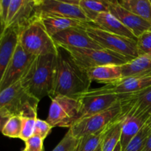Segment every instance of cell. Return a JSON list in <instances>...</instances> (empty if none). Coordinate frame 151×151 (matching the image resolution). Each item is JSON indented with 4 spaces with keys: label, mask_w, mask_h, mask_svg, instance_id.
I'll use <instances>...</instances> for the list:
<instances>
[{
    "label": "cell",
    "mask_w": 151,
    "mask_h": 151,
    "mask_svg": "<svg viewBox=\"0 0 151 151\" xmlns=\"http://www.w3.org/2000/svg\"><path fill=\"white\" fill-rule=\"evenodd\" d=\"M35 15L37 17L54 16L93 24L80 5L70 4L69 0H35Z\"/></svg>",
    "instance_id": "obj_9"
},
{
    "label": "cell",
    "mask_w": 151,
    "mask_h": 151,
    "mask_svg": "<svg viewBox=\"0 0 151 151\" xmlns=\"http://www.w3.org/2000/svg\"><path fill=\"white\" fill-rule=\"evenodd\" d=\"M47 121L54 127L70 128L79 119V98L58 95L51 98Z\"/></svg>",
    "instance_id": "obj_5"
},
{
    "label": "cell",
    "mask_w": 151,
    "mask_h": 151,
    "mask_svg": "<svg viewBox=\"0 0 151 151\" xmlns=\"http://www.w3.org/2000/svg\"><path fill=\"white\" fill-rule=\"evenodd\" d=\"M4 29H5V27H4V24L2 23L1 19H0V38H1V35H2V33H3V32L4 31Z\"/></svg>",
    "instance_id": "obj_37"
},
{
    "label": "cell",
    "mask_w": 151,
    "mask_h": 151,
    "mask_svg": "<svg viewBox=\"0 0 151 151\" xmlns=\"http://www.w3.org/2000/svg\"><path fill=\"white\" fill-rule=\"evenodd\" d=\"M81 103L79 119L88 117L100 113L116 104L121 100V96L116 94H86L78 97Z\"/></svg>",
    "instance_id": "obj_14"
},
{
    "label": "cell",
    "mask_w": 151,
    "mask_h": 151,
    "mask_svg": "<svg viewBox=\"0 0 151 151\" xmlns=\"http://www.w3.org/2000/svg\"><path fill=\"white\" fill-rule=\"evenodd\" d=\"M146 76H150V77H151V72H150V73H148V74H147V75H146Z\"/></svg>",
    "instance_id": "obj_42"
},
{
    "label": "cell",
    "mask_w": 151,
    "mask_h": 151,
    "mask_svg": "<svg viewBox=\"0 0 151 151\" xmlns=\"http://www.w3.org/2000/svg\"><path fill=\"white\" fill-rule=\"evenodd\" d=\"M78 141L79 139L74 137L69 129L61 141L52 151H75Z\"/></svg>",
    "instance_id": "obj_29"
},
{
    "label": "cell",
    "mask_w": 151,
    "mask_h": 151,
    "mask_svg": "<svg viewBox=\"0 0 151 151\" xmlns=\"http://www.w3.org/2000/svg\"><path fill=\"white\" fill-rule=\"evenodd\" d=\"M10 116H7V115H3L0 114V131H2L3 128L4 127L5 124L7 123V120L10 119Z\"/></svg>",
    "instance_id": "obj_35"
},
{
    "label": "cell",
    "mask_w": 151,
    "mask_h": 151,
    "mask_svg": "<svg viewBox=\"0 0 151 151\" xmlns=\"http://www.w3.org/2000/svg\"><path fill=\"white\" fill-rule=\"evenodd\" d=\"M19 44L27 53L35 57L57 54V44L37 16L19 30Z\"/></svg>",
    "instance_id": "obj_4"
},
{
    "label": "cell",
    "mask_w": 151,
    "mask_h": 151,
    "mask_svg": "<svg viewBox=\"0 0 151 151\" xmlns=\"http://www.w3.org/2000/svg\"><path fill=\"white\" fill-rule=\"evenodd\" d=\"M38 117L25 116L22 117V128L19 139L26 142L29 138L34 136L35 123Z\"/></svg>",
    "instance_id": "obj_30"
},
{
    "label": "cell",
    "mask_w": 151,
    "mask_h": 151,
    "mask_svg": "<svg viewBox=\"0 0 151 151\" xmlns=\"http://www.w3.org/2000/svg\"><path fill=\"white\" fill-rule=\"evenodd\" d=\"M35 58V56L27 53L18 43L11 60L0 82V92L21 81Z\"/></svg>",
    "instance_id": "obj_10"
},
{
    "label": "cell",
    "mask_w": 151,
    "mask_h": 151,
    "mask_svg": "<svg viewBox=\"0 0 151 151\" xmlns=\"http://www.w3.org/2000/svg\"><path fill=\"white\" fill-rule=\"evenodd\" d=\"M35 16V0H11L5 29L10 27L19 32Z\"/></svg>",
    "instance_id": "obj_13"
},
{
    "label": "cell",
    "mask_w": 151,
    "mask_h": 151,
    "mask_svg": "<svg viewBox=\"0 0 151 151\" xmlns=\"http://www.w3.org/2000/svg\"><path fill=\"white\" fill-rule=\"evenodd\" d=\"M94 25L100 29L137 41V38L129 29L110 12L102 13L96 18Z\"/></svg>",
    "instance_id": "obj_19"
},
{
    "label": "cell",
    "mask_w": 151,
    "mask_h": 151,
    "mask_svg": "<svg viewBox=\"0 0 151 151\" xmlns=\"http://www.w3.org/2000/svg\"><path fill=\"white\" fill-rule=\"evenodd\" d=\"M1 12H2V6H1V0H0V18L1 16Z\"/></svg>",
    "instance_id": "obj_40"
},
{
    "label": "cell",
    "mask_w": 151,
    "mask_h": 151,
    "mask_svg": "<svg viewBox=\"0 0 151 151\" xmlns=\"http://www.w3.org/2000/svg\"><path fill=\"white\" fill-rule=\"evenodd\" d=\"M122 114H134L148 119L151 115V86L135 94L121 96Z\"/></svg>",
    "instance_id": "obj_16"
},
{
    "label": "cell",
    "mask_w": 151,
    "mask_h": 151,
    "mask_svg": "<svg viewBox=\"0 0 151 151\" xmlns=\"http://www.w3.org/2000/svg\"><path fill=\"white\" fill-rule=\"evenodd\" d=\"M52 128L53 127L47 120H41L38 118L35 123L34 135L38 136L44 140L50 134Z\"/></svg>",
    "instance_id": "obj_32"
},
{
    "label": "cell",
    "mask_w": 151,
    "mask_h": 151,
    "mask_svg": "<svg viewBox=\"0 0 151 151\" xmlns=\"http://www.w3.org/2000/svg\"><path fill=\"white\" fill-rule=\"evenodd\" d=\"M137 44L139 55H151V29L140 35L137 38Z\"/></svg>",
    "instance_id": "obj_31"
},
{
    "label": "cell",
    "mask_w": 151,
    "mask_h": 151,
    "mask_svg": "<svg viewBox=\"0 0 151 151\" xmlns=\"http://www.w3.org/2000/svg\"><path fill=\"white\" fill-rule=\"evenodd\" d=\"M22 128V116H12L3 128L1 134L10 138H19Z\"/></svg>",
    "instance_id": "obj_27"
},
{
    "label": "cell",
    "mask_w": 151,
    "mask_h": 151,
    "mask_svg": "<svg viewBox=\"0 0 151 151\" xmlns=\"http://www.w3.org/2000/svg\"><path fill=\"white\" fill-rule=\"evenodd\" d=\"M95 151H102V148H101V145H100V146H99L98 148Z\"/></svg>",
    "instance_id": "obj_41"
},
{
    "label": "cell",
    "mask_w": 151,
    "mask_h": 151,
    "mask_svg": "<svg viewBox=\"0 0 151 151\" xmlns=\"http://www.w3.org/2000/svg\"><path fill=\"white\" fill-rule=\"evenodd\" d=\"M19 43V32L13 27L4 29L0 38V82Z\"/></svg>",
    "instance_id": "obj_17"
},
{
    "label": "cell",
    "mask_w": 151,
    "mask_h": 151,
    "mask_svg": "<svg viewBox=\"0 0 151 151\" xmlns=\"http://www.w3.org/2000/svg\"><path fill=\"white\" fill-rule=\"evenodd\" d=\"M147 119L145 116L127 113L122 114L120 144L122 150L125 148L131 140L145 125Z\"/></svg>",
    "instance_id": "obj_18"
},
{
    "label": "cell",
    "mask_w": 151,
    "mask_h": 151,
    "mask_svg": "<svg viewBox=\"0 0 151 151\" xmlns=\"http://www.w3.org/2000/svg\"><path fill=\"white\" fill-rule=\"evenodd\" d=\"M53 41L58 46L75 49H103L88 35L86 28H70L53 35Z\"/></svg>",
    "instance_id": "obj_12"
},
{
    "label": "cell",
    "mask_w": 151,
    "mask_h": 151,
    "mask_svg": "<svg viewBox=\"0 0 151 151\" xmlns=\"http://www.w3.org/2000/svg\"><path fill=\"white\" fill-rule=\"evenodd\" d=\"M91 82L87 71L76 63L69 50L58 46L54 86L50 98L58 95L78 98L89 91Z\"/></svg>",
    "instance_id": "obj_1"
},
{
    "label": "cell",
    "mask_w": 151,
    "mask_h": 151,
    "mask_svg": "<svg viewBox=\"0 0 151 151\" xmlns=\"http://www.w3.org/2000/svg\"><path fill=\"white\" fill-rule=\"evenodd\" d=\"M24 142L28 151H44V139L38 136H32Z\"/></svg>",
    "instance_id": "obj_33"
},
{
    "label": "cell",
    "mask_w": 151,
    "mask_h": 151,
    "mask_svg": "<svg viewBox=\"0 0 151 151\" xmlns=\"http://www.w3.org/2000/svg\"><path fill=\"white\" fill-rule=\"evenodd\" d=\"M80 7L91 23L94 24L96 18L102 13L109 11L108 0H80Z\"/></svg>",
    "instance_id": "obj_25"
},
{
    "label": "cell",
    "mask_w": 151,
    "mask_h": 151,
    "mask_svg": "<svg viewBox=\"0 0 151 151\" xmlns=\"http://www.w3.org/2000/svg\"><path fill=\"white\" fill-rule=\"evenodd\" d=\"M22 151H28V150H27V147H25V148H24V150H22Z\"/></svg>",
    "instance_id": "obj_43"
},
{
    "label": "cell",
    "mask_w": 151,
    "mask_h": 151,
    "mask_svg": "<svg viewBox=\"0 0 151 151\" xmlns=\"http://www.w3.org/2000/svg\"><path fill=\"white\" fill-rule=\"evenodd\" d=\"M145 125H147V126L149 128H150V130L151 131V115H150V116H149L148 119H147V122H146Z\"/></svg>",
    "instance_id": "obj_38"
},
{
    "label": "cell",
    "mask_w": 151,
    "mask_h": 151,
    "mask_svg": "<svg viewBox=\"0 0 151 151\" xmlns=\"http://www.w3.org/2000/svg\"><path fill=\"white\" fill-rule=\"evenodd\" d=\"M91 81H96L105 85L114 83L123 78L121 66L110 64L97 66L87 71Z\"/></svg>",
    "instance_id": "obj_21"
},
{
    "label": "cell",
    "mask_w": 151,
    "mask_h": 151,
    "mask_svg": "<svg viewBox=\"0 0 151 151\" xmlns=\"http://www.w3.org/2000/svg\"><path fill=\"white\" fill-rule=\"evenodd\" d=\"M109 11L120 21L137 38L151 29V24L137 15L128 11L118 4L116 0H108Z\"/></svg>",
    "instance_id": "obj_15"
},
{
    "label": "cell",
    "mask_w": 151,
    "mask_h": 151,
    "mask_svg": "<svg viewBox=\"0 0 151 151\" xmlns=\"http://www.w3.org/2000/svg\"><path fill=\"white\" fill-rule=\"evenodd\" d=\"M66 49L71 53L76 63L86 71L104 65L122 66L133 59L106 49Z\"/></svg>",
    "instance_id": "obj_6"
},
{
    "label": "cell",
    "mask_w": 151,
    "mask_h": 151,
    "mask_svg": "<svg viewBox=\"0 0 151 151\" xmlns=\"http://www.w3.org/2000/svg\"><path fill=\"white\" fill-rule=\"evenodd\" d=\"M150 1H151V0H150Z\"/></svg>",
    "instance_id": "obj_44"
},
{
    "label": "cell",
    "mask_w": 151,
    "mask_h": 151,
    "mask_svg": "<svg viewBox=\"0 0 151 151\" xmlns=\"http://www.w3.org/2000/svg\"><path fill=\"white\" fill-rule=\"evenodd\" d=\"M123 78L146 76L151 72V55H141L121 66Z\"/></svg>",
    "instance_id": "obj_22"
},
{
    "label": "cell",
    "mask_w": 151,
    "mask_h": 151,
    "mask_svg": "<svg viewBox=\"0 0 151 151\" xmlns=\"http://www.w3.org/2000/svg\"><path fill=\"white\" fill-rule=\"evenodd\" d=\"M151 86V77H129L123 78L114 83L105 85L95 89H90L86 94H116L119 96H127L135 94L143 89Z\"/></svg>",
    "instance_id": "obj_11"
},
{
    "label": "cell",
    "mask_w": 151,
    "mask_h": 151,
    "mask_svg": "<svg viewBox=\"0 0 151 151\" xmlns=\"http://www.w3.org/2000/svg\"><path fill=\"white\" fill-rule=\"evenodd\" d=\"M98 131L95 134L81 137L78 141L75 151H95L101 145L103 139L107 131L108 128Z\"/></svg>",
    "instance_id": "obj_26"
},
{
    "label": "cell",
    "mask_w": 151,
    "mask_h": 151,
    "mask_svg": "<svg viewBox=\"0 0 151 151\" xmlns=\"http://www.w3.org/2000/svg\"><path fill=\"white\" fill-rule=\"evenodd\" d=\"M118 4L128 11L151 24L150 0H116Z\"/></svg>",
    "instance_id": "obj_23"
},
{
    "label": "cell",
    "mask_w": 151,
    "mask_h": 151,
    "mask_svg": "<svg viewBox=\"0 0 151 151\" xmlns=\"http://www.w3.org/2000/svg\"><path fill=\"white\" fill-rule=\"evenodd\" d=\"M122 114V105L121 102L119 101L104 111L79 119L69 129L74 137L80 139L84 136L95 134L105 129L119 119Z\"/></svg>",
    "instance_id": "obj_7"
},
{
    "label": "cell",
    "mask_w": 151,
    "mask_h": 151,
    "mask_svg": "<svg viewBox=\"0 0 151 151\" xmlns=\"http://www.w3.org/2000/svg\"><path fill=\"white\" fill-rule=\"evenodd\" d=\"M114 151H122V147H121V144H120V142H119V144L116 145V148L114 149Z\"/></svg>",
    "instance_id": "obj_39"
},
{
    "label": "cell",
    "mask_w": 151,
    "mask_h": 151,
    "mask_svg": "<svg viewBox=\"0 0 151 151\" xmlns=\"http://www.w3.org/2000/svg\"><path fill=\"white\" fill-rule=\"evenodd\" d=\"M150 134L151 131L150 128L145 125L137 134V136L131 140L122 151H141L146 140Z\"/></svg>",
    "instance_id": "obj_28"
},
{
    "label": "cell",
    "mask_w": 151,
    "mask_h": 151,
    "mask_svg": "<svg viewBox=\"0 0 151 151\" xmlns=\"http://www.w3.org/2000/svg\"><path fill=\"white\" fill-rule=\"evenodd\" d=\"M10 1H11V0H1L2 12H1V16L0 19H1L2 23L4 24V27H5V22L7 17V14H8V10L9 7H10Z\"/></svg>",
    "instance_id": "obj_34"
},
{
    "label": "cell",
    "mask_w": 151,
    "mask_h": 151,
    "mask_svg": "<svg viewBox=\"0 0 151 151\" xmlns=\"http://www.w3.org/2000/svg\"><path fill=\"white\" fill-rule=\"evenodd\" d=\"M38 18L41 19L46 30L51 37L58 32L70 28H86L89 25L93 24L86 23V22L66 19V18L54 17V16H41Z\"/></svg>",
    "instance_id": "obj_20"
},
{
    "label": "cell",
    "mask_w": 151,
    "mask_h": 151,
    "mask_svg": "<svg viewBox=\"0 0 151 151\" xmlns=\"http://www.w3.org/2000/svg\"><path fill=\"white\" fill-rule=\"evenodd\" d=\"M38 103L19 81L0 92V114L37 117Z\"/></svg>",
    "instance_id": "obj_3"
},
{
    "label": "cell",
    "mask_w": 151,
    "mask_h": 151,
    "mask_svg": "<svg viewBox=\"0 0 151 151\" xmlns=\"http://www.w3.org/2000/svg\"><path fill=\"white\" fill-rule=\"evenodd\" d=\"M122 116L108 128L101 143L102 151H114L120 142Z\"/></svg>",
    "instance_id": "obj_24"
},
{
    "label": "cell",
    "mask_w": 151,
    "mask_h": 151,
    "mask_svg": "<svg viewBox=\"0 0 151 151\" xmlns=\"http://www.w3.org/2000/svg\"><path fill=\"white\" fill-rule=\"evenodd\" d=\"M86 32L103 49L111 50L130 58L139 56L137 41L100 29L94 24L86 27Z\"/></svg>",
    "instance_id": "obj_8"
},
{
    "label": "cell",
    "mask_w": 151,
    "mask_h": 151,
    "mask_svg": "<svg viewBox=\"0 0 151 151\" xmlns=\"http://www.w3.org/2000/svg\"><path fill=\"white\" fill-rule=\"evenodd\" d=\"M56 55L49 54L35 58L21 82L27 91L41 100L51 97L55 72Z\"/></svg>",
    "instance_id": "obj_2"
},
{
    "label": "cell",
    "mask_w": 151,
    "mask_h": 151,
    "mask_svg": "<svg viewBox=\"0 0 151 151\" xmlns=\"http://www.w3.org/2000/svg\"><path fill=\"white\" fill-rule=\"evenodd\" d=\"M141 151H151V134L146 140Z\"/></svg>",
    "instance_id": "obj_36"
}]
</instances>
